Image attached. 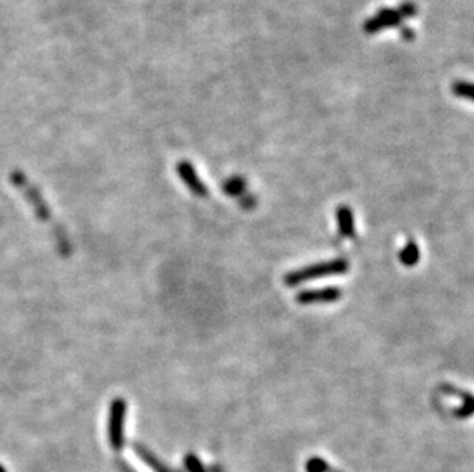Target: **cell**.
Instances as JSON below:
<instances>
[{
    "mask_svg": "<svg viewBox=\"0 0 474 472\" xmlns=\"http://www.w3.org/2000/svg\"><path fill=\"white\" fill-rule=\"evenodd\" d=\"M11 182L14 186H16L22 194L25 195L28 204L31 205L33 210H34V215L37 217V219L42 221L43 224H47L51 227L52 233H54V239H56V246L58 253L62 255L63 258L71 256L72 253V244L70 238H68L66 230L62 227V224L58 223V221L54 219L52 217V212L49 209L48 203L43 200V196L40 194V190L37 189V186H34L31 181L28 180L26 175L20 171H14L10 177Z\"/></svg>",
    "mask_w": 474,
    "mask_h": 472,
    "instance_id": "6da1fadb",
    "label": "cell"
},
{
    "mask_svg": "<svg viewBox=\"0 0 474 472\" xmlns=\"http://www.w3.org/2000/svg\"><path fill=\"white\" fill-rule=\"evenodd\" d=\"M349 270H350L349 261L342 260V258H336V260L322 261L318 264L307 265V267H303L299 270L289 272L287 275L284 276V283L289 287H295L303 283H307V281L344 275V273H347Z\"/></svg>",
    "mask_w": 474,
    "mask_h": 472,
    "instance_id": "7a4b0ae2",
    "label": "cell"
},
{
    "mask_svg": "<svg viewBox=\"0 0 474 472\" xmlns=\"http://www.w3.org/2000/svg\"><path fill=\"white\" fill-rule=\"evenodd\" d=\"M127 405L123 399H114L109 407L108 418V439L114 451H122L125 448V422Z\"/></svg>",
    "mask_w": 474,
    "mask_h": 472,
    "instance_id": "3957f363",
    "label": "cell"
},
{
    "mask_svg": "<svg viewBox=\"0 0 474 472\" xmlns=\"http://www.w3.org/2000/svg\"><path fill=\"white\" fill-rule=\"evenodd\" d=\"M404 17L401 16L400 10L393 8H382L378 13L372 16L368 20L364 22L363 31L365 34H376L384 31L386 28H393L400 26L402 24Z\"/></svg>",
    "mask_w": 474,
    "mask_h": 472,
    "instance_id": "277c9868",
    "label": "cell"
},
{
    "mask_svg": "<svg viewBox=\"0 0 474 472\" xmlns=\"http://www.w3.org/2000/svg\"><path fill=\"white\" fill-rule=\"evenodd\" d=\"M177 173H178L180 180L184 182L187 189H189L193 195H197L200 198H205V196L209 195L207 186L201 181L197 169H195L191 162H187V159H182V162H178L177 163Z\"/></svg>",
    "mask_w": 474,
    "mask_h": 472,
    "instance_id": "5b68a950",
    "label": "cell"
},
{
    "mask_svg": "<svg viewBox=\"0 0 474 472\" xmlns=\"http://www.w3.org/2000/svg\"><path fill=\"white\" fill-rule=\"evenodd\" d=\"M342 298V290L338 287H326L319 290H304L297 294V302L301 306H313V304H333Z\"/></svg>",
    "mask_w": 474,
    "mask_h": 472,
    "instance_id": "8992f818",
    "label": "cell"
},
{
    "mask_svg": "<svg viewBox=\"0 0 474 472\" xmlns=\"http://www.w3.org/2000/svg\"><path fill=\"white\" fill-rule=\"evenodd\" d=\"M336 224L338 233H340L342 238L353 239L356 236L355 215H353L349 205H340V207L336 209Z\"/></svg>",
    "mask_w": 474,
    "mask_h": 472,
    "instance_id": "52a82bcc",
    "label": "cell"
},
{
    "mask_svg": "<svg viewBox=\"0 0 474 472\" xmlns=\"http://www.w3.org/2000/svg\"><path fill=\"white\" fill-rule=\"evenodd\" d=\"M134 451L154 472H174L171 468H168L163 462L158 460L157 457L152 453H150L146 446H143L140 443H134Z\"/></svg>",
    "mask_w": 474,
    "mask_h": 472,
    "instance_id": "ba28073f",
    "label": "cell"
},
{
    "mask_svg": "<svg viewBox=\"0 0 474 472\" xmlns=\"http://www.w3.org/2000/svg\"><path fill=\"white\" fill-rule=\"evenodd\" d=\"M420 260V250L419 246L415 241H409L407 246H405L401 253H400V261L405 267H415V265Z\"/></svg>",
    "mask_w": 474,
    "mask_h": 472,
    "instance_id": "9c48e42d",
    "label": "cell"
},
{
    "mask_svg": "<svg viewBox=\"0 0 474 472\" xmlns=\"http://www.w3.org/2000/svg\"><path fill=\"white\" fill-rule=\"evenodd\" d=\"M451 93H453L459 98H465V100L474 102V83L457 80L451 85Z\"/></svg>",
    "mask_w": 474,
    "mask_h": 472,
    "instance_id": "30bf717a",
    "label": "cell"
},
{
    "mask_svg": "<svg viewBox=\"0 0 474 472\" xmlns=\"http://www.w3.org/2000/svg\"><path fill=\"white\" fill-rule=\"evenodd\" d=\"M223 190H224V194L229 196H239L242 194H244L246 181L242 177H232L224 182Z\"/></svg>",
    "mask_w": 474,
    "mask_h": 472,
    "instance_id": "8fae6325",
    "label": "cell"
},
{
    "mask_svg": "<svg viewBox=\"0 0 474 472\" xmlns=\"http://www.w3.org/2000/svg\"><path fill=\"white\" fill-rule=\"evenodd\" d=\"M462 399H464V407H461L456 411V416L459 418H466L474 414V395L464 393Z\"/></svg>",
    "mask_w": 474,
    "mask_h": 472,
    "instance_id": "7c38bea8",
    "label": "cell"
},
{
    "mask_svg": "<svg viewBox=\"0 0 474 472\" xmlns=\"http://www.w3.org/2000/svg\"><path fill=\"white\" fill-rule=\"evenodd\" d=\"M184 466L187 472H207L205 464L201 463V460L195 454H187L184 457Z\"/></svg>",
    "mask_w": 474,
    "mask_h": 472,
    "instance_id": "4fadbf2b",
    "label": "cell"
},
{
    "mask_svg": "<svg viewBox=\"0 0 474 472\" xmlns=\"http://www.w3.org/2000/svg\"><path fill=\"white\" fill-rule=\"evenodd\" d=\"M307 472H329L330 464H327L321 457H312L306 464Z\"/></svg>",
    "mask_w": 474,
    "mask_h": 472,
    "instance_id": "5bb4252c",
    "label": "cell"
},
{
    "mask_svg": "<svg viewBox=\"0 0 474 472\" xmlns=\"http://www.w3.org/2000/svg\"><path fill=\"white\" fill-rule=\"evenodd\" d=\"M397 10H400L401 16L404 19H411L418 14V6H416V3H413V2H404V3H401V6Z\"/></svg>",
    "mask_w": 474,
    "mask_h": 472,
    "instance_id": "9a60e30c",
    "label": "cell"
},
{
    "mask_svg": "<svg viewBox=\"0 0 474 472\" xmlns=\"http://www.w3.org/2000/svg\"><path fill=\"white\" fill-rule=\"evenodd\" d=\"M401 36H402V39L407 40V42H411V40L416 39V33L413 31V29H410L409 26L401 28Z\"/></svg>",
    "mask_w": 474,
    "mask_h": 472,
    "instance_id": "2e32d148",
    "label": "cell"
},
{
    "mask_svg": "<svg viewBox=\"0 0 474 472\" xmlns=\"http://www.w3.org/2000/svg\"><path fill=\"white\" fill-rule=\"evenodd\" d=\"M117 464H118V468L122 469L123 472H134V469H131V468L127 466V464H126V463H123V462H118Z\"/></svg>",
    "mask_w": 474,
    "mask_h": 472,
    "instance_id": "e0dca14e",
    "label": "cell"
},
{
    "mask_svg": "<svg viewBox=\"0 0 474 472\" xmlns=\"http://www.w3.org/2000/svg\"><path fill=\"white\" fill-rule=\"evenodd\" d=\"M0 472H6V471H5V468L2 466V464H0Z\"/></svg>",
    "mask_w": 474,
    "mask_h": 472,
    "instance_id": "ac0fdd59",
    "label": "cell"
},
{
    "mask_svg": "<svg viewBox=\"0 0 474 472\" xmlns=\"http://www.w3.org/2000/svg\"><path fill=\"white\" fill-rule=\"evenodd\" d=\"M215 472H218V469H216V468H215Z\"/></svg>",
    "mask_w": 474,
    "mask_h": 472,
    "instance_id": "d6986e66",
    "label": "cell"
}]
</instances>
